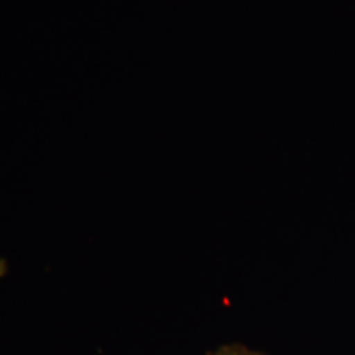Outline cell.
<instances>
[{
    "label": "cell",
    "mask_w": 355,
    "mask_h": 355,
    "mask_svg": "<svg viewBox=\"0 0 355 355\" xmlns=\"http://www.w3.org/2000/svg\"><path fill=\"white\" fill-rule=\"evenodd\" d=\"M211 355H266L260 350H254L243 344H225L220 345L216 352H212Z\"/></svg>",
    "instance_id": "6da1fadb"
}]
</instances>
